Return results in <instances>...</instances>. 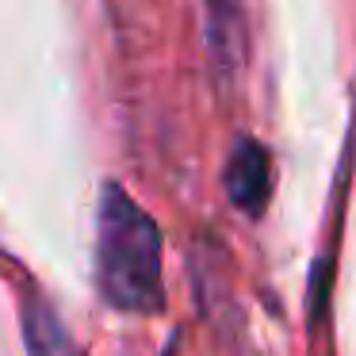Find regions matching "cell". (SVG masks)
Instances as JSON below:
<instances>
[{"mask_svg":"<svg viewBox=\"0 0 356 356\" xmlns=\"http://www.w3.org/2000/svg\"><path fill=\"white\" fill-rule=\"evenodd\" d=\"M24 341L27 356H85L77 337L65 330L62 314L35 291L24 299Z\"/></svg>","mask_w":356,"mask_h":356,"instance_id":"obj_4","label":"cell"},{"mask_svg":"<svg viewBox=\"0 0 356 356\" xmlns=\"http://www.w3.org/2000/svg\"><path fill=\"white\" fill-rule=\"evenodd\" d=\"M222 184L230 203L249 218H261L264 207L272 200V184H276V169H272V154L264 142L241 134L226 154V169H222Z\"/></svg>","mask_w":356,"mask_h":356,"instance_id":"obj_2","label":"cell"},{"mask_svg":"<svg viewBox=\"0 0 356 356\" xmlns=\"http://www.w3.org/2000/svg\"><path fill=\"white\" fill-rule=\"evenodd\" d=\"M96 291L119 314H161L169 302L161 230L115 180L100 188L96 207Z\"/></svg>","mask_w":356,"mask_h":356,"instance_id":"obj_1","label":"cell"},{"mask_svg":"<svg viewBox=\"0 0 356 356\" xmlns=\"http://www.w3.org/2000/svg\"><path fill=\"white\" fill-rule=\"evenodd\" d=\"M203 31H207V50L215 70L234 81L249 54L245 0H203Z\"/></svg>","mask_w":356,"mask_h":356,"instance_id":"obj_3","label":"cell"}]
</instances>
